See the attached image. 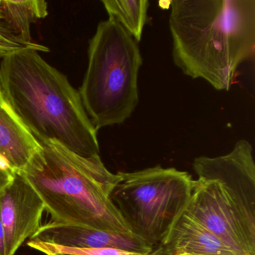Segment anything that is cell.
<instances>
[{
  "label": "cell",
  "mask_w": 255,
  "mask_h": 255,
  "mask_svg": "<svg viewBox=\"0 0 255 255\" xmlns=\"http://www.w3.org/2000/svg\"><path fill=\"white\" fill-rule=\"evenodd\" d=\"M0 255H6V246H5V232L3 225L0 218Z\"/></svg>",
  "instance_id": "16"
},
{
  "label": "cell",
  "mask_w": 255,
  "mask_h": 255,
  "mask_svg": "<svg viewBox=\"0 0 255 255\" xmlns=\"http://www.w3.org/2000/svg\"><path fill=\"white\" fill-rule=\"evenodd\" d=\"M41 144L17 116L0 88V158L15 173L23 171Z\"/></svg>",
  "instance_id": "11"
},
{
  "label": "cell",
  "mask_w": 255,
  "mask_h": 255,
  "mask_svg": "<svg viewBox=\"0 0 255 255\" xmlns=\"http://www.w3.org/2000/svg\"><path fill=\"white\" fill-rule=\"evenodd\" d=\"M172 58L192 79L228 91L255 51V0H172Z\"/></svg>",
  "instance_id": "1"
},
{
  "label": "cell",
  "mask_w": 255,
  "mask_h": 255,
  "mask_svg": "<svg viewBox=\"0 0 255 255\" xmlns=\"http://www.w3.org/2000/svg\"><path fill=\"white\" fill-rule=\"evenodd\" d=\"M27 246L46 255H144L112 248H77L44 243L29 239Z\"/></svg>",
  "instance_id": "13"
},
{
  "label": "cell",
  "mask_w": 255,
  "mask_h": 255,
  "mask_svg": "<svg viewBox=\"0 0 255 255\" xmlns=\"http://www.w3.org/2000/svg\"></svg>",
  "instance_id": "17"
},
{
  "label": "cell",
  "mask_w": 255,
  "mask_h": 255,
  "mask_svg": "<svg viewBox=\"0 0 255 255\" xmlns=\"http://www.w3.org/2000/svg\"><path fill=\"white\" fill-rule=\"evenodd\" d=\"M185 211L237 255H255V234L249 231L216 180H193Z\"/></svg>",
  "instance_id": "7"
},
{
  "label": "cell",
  "mask_w": 255,
  "mask_h": 255,
  "mask_svg": "<svg viewBox=\"0 0 255 255\" xmlns=\"http://www.w3.org/2000/svg\"><path fill=\"white\" fill-rule=\"evenodd\" d=\"M40 144L17 174L41 197L52 222L132 234L112 201L119 172L108 170L100 155L83 157L53 141Z\"/></svg>",
  "instance_id": "3"
},
{
  "label": "cell",
  "mask_w": 255,
  "mask_h": 255,
  "mask_svg": "<svg viewBox=\"0 0 255 255\" xmlns=\"http://www.w3.org/2000/svg\"><path fill=\"white\" fill-rule=\"evenodd\" d=\"M160 244L159 255H239L186 211Z\"/></svg>",
  "instance_id": "10"
},
{
  "label": "cell",
  "mask_w": 255,
  "mask_h": 255,
  "mask_svg": "<svg viewBox=\"0 0 255 255\" xmlns=\"http://www.w3.org/2000/svg\"><path fill=\"white\" fill-rule=\"evenodd\" d=\"M87 69L79 89L97 130L125 123L138 106L143 59L135 40L114 19L98 23L89 41Z\"/></svg>",
  "instance_id": "4"
},
{
  "label": "cell",
  "mask_w": 255,
  "mask_h": 255,
  "mask_svg": "<svg viewBox=\"0 0 255 255\" xmlns=\"http://www.w3.org/2000/svg\"><path fill=\"white\" fill-rule=\"evenodd\" d=\"M119 174L121 180L112 201L131 232L153 248L186 210L192 194V175L159 165Z\"/></svg>",
  "instance_id": "5"
},
{
  "label": "cell",
  "mask_w": 255,
  "mask_h": 255,
  "mask_svg": "<svg viewBox=\"0 0 255 255\" xmlns=\"http://www.w3.org/2000/svg\"><path fill=\"white\" fill-rule=\"evenodd\" d=\"M109 17L117 21L137 43L147 20L148 0H103Z\"/></svg>",
  "instance_id": "12"
},
{
  "label": "cell",
  "mask_w": 255,
  "mask_h": 255,
  "mask_svg": "<svg viewBox=\"0 0 255 255\" xmlns=\"http://www.w3.org/2000/svg\"><path fill=\"white\" fill-rule=\"evenodd\" d=\"M27 49H34L38 52L44 53L50 51V49L47 46L36 42H26L8 29L0 26V62L10 55Z\"/></svg>",
  "instance_id": "14"
},
{
  "label": "cell",
  "mask_w": 255,
  "mask_h": 255,
  "mask_svg": "<svg viewBox=\"0 0 255 255\" xmlns=\"http://www.w3.org/2000/svg\"><path fill=\"white\" fill-rule=\"evenodd\" d=\"M45 205L24 177L14 180L0 194V218L5 232L6 255H15L20 246L41 228Z\"/></svg>",
  "instance_id": "8"
},
{
  "label": "cell",
  "mask_w": 255,
  "mask_h": 255,
  "mask_svg": "<svg viewBox=\"0 0 255 255\" xmlns=\"http://www.w3.org/2000/svg\"><path fill=\"white\" fill-rule=\"evenodd\" d=\"M16 173L0 158V194L14 180Z\"/></svg>",
  "instance_id": "15"
},
{
  "label": "cell",
  "mask_w": 255,
  "mask_h": 255,
  "mask_svg": "<svg viewBox=\"0 0 255 255\" xmlns=\"http://www.w3.org/2000/svg\"><path fill=\"white\" fill-rule=\"evenodd\" d=\"M0 88L39 143L53 141L83 157L100 155L98 130L68 77L27 49L0 62Z\"/></svg>",
  "instance_id": "2"
},
{
  "label": "cell",
  "mask_w": 255,
  "mask_h": 255,
  "mask_svg": "<svg viewBox=\"0 0 255 255\" xmlns=\"http://www.w3.org/2000/svg\"><path fill=\"white\" fill-rule=\"evenodd\" d=\"M192 167L198 178L220 183L228 202L255 234V163L251 143L240 139L227 154L198 156Z\"/></svg>",
  "instance_id": "6"
},
{
  "label": "cell",
  "mask_w": 255,
  "mask_h": 255,
  "mask_svg": "<svg viewBox=\"0 0 255 255\" xmlns=\"http://www.w3.org/2000/svg\"><path fill=\"white\" fill-rule=\"evenodd\" d=\"M32 240L77 248H112L149 255L153 248L133 234L101 231L50 221L31 237Z\"/></svg>",
  "instance_id": "9"
}]
</instances>
